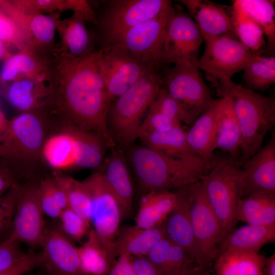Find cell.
<instances>
[{
    "label": "cell",
    "instance_id": "obj_1",
    "mask_svg": "<svg viewBox=\"0 0 275 275\" xmlns=\"http://www.w3.org/2000/svg\"><path fill=\"white\" fill-rule=\"evenodd\" d=\"M111 104L100 73L98 50L78 58L65 57L57 51L44 108L52 117L60 123L97 134L110 149L116 147L106 126Z\"/></svg>",
    "mask_w": 275,
    "mask_h": 275
},
{
    "label": "cell",
    "instance_id": "obj_2",
    "mask_svg": "<svg viewBox=\"0 0 275 275\" xmlns=\"http://www.w3.org/2000/svg\"><path fill=\"white\" fill-rule=\"evenodd\" d=\"M221 97H229L241 133V163L257 153L275 124V99L233 82L225 76L208 78Z\"/></svg>",
    "mask_w": 275,
    "mask_h": 275
},
{
    "label": "cell",
    "instance_id": "obj_3",
    "mask_svg": "<svg viewBox=\"0 0 275 275\" xmlns=\"http://www.w3.org/2000/svg\"><path fill=\"white\" fill-rule=\"evenodd\" d=\"M125 154L144 194L174 190L192 184L210 170L201 157L177 159L143 145L133 144L125 150Z\"/></svg>",
    "mask_w": 275,
    "mask_h": 275
},
{
    "label": "cell",
    "instance_id": "obj_4",
    "mask_svg": "<svg viewBox=\"0 0 275 275\" xmlns=\"http://www.w3.org/2000/svg\"><path fill=\"white\" fill-rule=\"evenodd\" d=\"M157 71H148L109 107L108 134L115 146L124 151L138 138L141 120L163 86Z\"/></svg>",
    "mask_w": 275,
    "mask_h": 275
},
{
    "label": "cell",
    "instance_id": "obj_5",
    "mask_svg": "<svg viewBox=\"0 0 275 275\" xmlns=\"http://www.w3.org/2000/svg\"><path fill=\"white\" fill-rule=\"evenodd\" d=\"M53 120L44 109L22 112L8 122L0 137V154L24 176L42 161L41 153Z\"/></svg>",
    "mask_w": 275,
    "mask_h": 275
},
{
    "label": "cell",
    "instance_id": "obj_6",
    "mask_svg": "<svg viewBox=\"0 0 275 275\" xmlns=\"http://www.w3.org/2000/svg\"><path fill=\"white\" fill-rule=\"evenodd\" d=\"M213 165L201 176L200 181L219 223L223 241L236 228L237 223L235 212L239 199L237 174L240 167L238 161L230 156L222 158Z\"/></svg>",
    "mask_w": 275,
    "mask_h": 275
},
{
    "label": "cell",
    "instance_id": "obj_7",
    "mask_svg": "<svg viewBox=\"0 0 275 275\" xmlns=\"http://www.w3.org/2000/svg\"><path fill=\"white\" fill-rule=\"evenodd\" d=\"M169 0H112L97 18L103 47L118 44L135 25L172 7Z\"/></svg>",
    "mask_w": 275,
    "mask_h": 275
},
{
    "label": "cell",
    "instance_id": "obj_8",
    "mask_svg": "<svg viewBox=\"0 0 275 275\" xmlns=\"http://www.w3.org/2000/svg\"><path fill=\"white\" fill-rule=\"evenodd\" d=\"M188 197L196 262L209 271L223 240L222 229L200 181L188 185Z\"/></svg>",
    "mask_w": 275,
    "mask_h": 275
},
{
    "label": "cell",
    "instance_id": "obj_9",
    "mask_svg": "<svg viewBox=\"0 0 275 275\" xmlns=\"http://www.w3.org/2000/svg\"><path fill=\"white\" fill-rule=\"evenodd\" d=\"M161 67L163 86L195 121L213 100L199 71L198 62Z\"/></svg>",
    "mask_w": 275,
    "mask_h": 275
},
{
    "label": "cell",
    "instance_id": "obj_10",
    "mask_svg": "<svg viewBox=\"0 0 275 275\" xmlns=\"http://www.w3.org/2000/svg\"><path fill=\"white\" fill-rule=\"evenodd\" d=\"M98 64L112 103L148 71L154 68L138 60L121 43L98 50Z\"/></svg>",
    "mask_w": 275,
    "mask_h": 275
},
{
    "label": "cell",
    "instance_id": "obj_11",
    "mask_svg": "<svg viewBox=\"0 0 275 275\" xmlns=\"http://www.w3.org/2000/svg\"><path fill=\"white\" fill-rule=\"evenodd\" d=\"M92 200L90 223L102 242L116 257L115 241L122 218L119 204L99 171L84 180Z\"/></svg>",
    "mask_w": 275,
    "mask_h": 275
},
{
    "label": "cell",
    "instance_id": "obj_12",
    "mask_svg": "<svg viewBox=\"0 0 275 275\" xmlns=\"http://www.w3.org/2000/svg\"><path fill=\"white\" fill-rule=\"evenodd\" d=\"M203 36L205 50L198 60V66L206 73L207 78L222 76L231 78L243 70L254 54L234 33L220 36Z\"/></svg>",
    "mask_w": 275,
    "mask_h": 275
},
{
    "label": "cell",
    "instance_id": "obj_13",
    "mask_svg": "<svg viewBox=\"0 0 275 275\" xmlns=\"http://www.w3.org/2000/svg\"><path fill=\"white\" fill-rule=\"evenodd\" d=\"M203 41V35L190 16L173 8L167 22L160 67L170 64L198 62Z\"/></svg>",
    "mask_w": 275,
    "mask_h": 275
},
{
    "label": "cell",
    "instance_id": "obj_14",
    "mask_svg": "<svg viewBox=\"0 0 275 275\" xmlns=\"http://www.w3.org/2000/svg\"><path fill=\"white\" fill-rule=\"evenodd\" d=\"M38 180L30 179L19 185L10 234L21 243L40 247L47 225L38 196Z\"/></svg>",
    "mask_w": 275,
    "mask_h": 275
},
{
    "label": "cell",
    "instance_id": "obj_15",
    "mask_svg": "<svg viewBox=\"0 0 275 275\" xmlns=\"http://www.w3.org/2000/svg\"><path fill=\"white\" fill-rule=\"evenodd\" d=\"M0 9L18 25L29 49L47 59H54L58 51L54 40L59 12L50 15L26 12L17 8L11 1H0Z\"/></svg>",
    "mask_w": 275,
    "mask_h": 275
},
{
    "label": "cell",
    "instance_id": "obj_16",
    "mask_svg": "<svg viewBox=\"0 0 275 275\" xmlns=\"http://www.w3.org/2000/svg\"><path fill=\"white\" fill-rule=\"evenodd\" d=\"M173 8L131 28L119 43L140 61L158 70L167 22Z\"/></svg>",
    "mask_w": 275,
    "mask_h": 275
},
{
    "label": "cell",
    "instance_id": "obj_17",
    "mask_svg": "<svg viewBox=\"0 0 275 275\" xmlns=\"http://www.w3.org/2000/svg\"><path fill=\"white\" fill-rule=\"evenodd\" d=\"M239 199L258 194L275 195V135L254 155L239 163Z\"/></svg>",
    "mask_w": 275,
    "mask_h": 275
},
{
    "label": "cell",
    "instance_id": "obj_18",
    "mask_svg": "<svg viewBox=\"0 0 275 275\" xmlns=\"http://www.w3.org/2000/svg\"><path fill=\"white\" fill-rule=\"evenodd\" d=\"M80 129L72 125L54 122L43 146L42 163L53 172L78 169Z\"/></svg>",
    "mask_w": 275,
    "mask_h": 275
},
{
    "label": "cell",
    "instance_id": "obj_19",
    "mask_svg": "<svg viewBox=\"0 0 275 275\" xmlns=\"http://www.w3.org/2000/svg\"><path fill=\"white\" fill-rule=\"evenodd\" d=\"M40 247L43 265L51 275H84L78 247L58 225L47 226Z\"/></svg>",
    "mask_w": 275,
    "mask_h": 275
},
{
    "label": "cell",
    "instance_id": "obj_20",
    "mask_svg": "<svg viewBox=\"0 0 275 275\" xmlns=\"http://www.w3.org/2000/svg\"><path fill=\"white\" fill-rule=\"evenodd\" d=\"M106 158L99 171L111 192L118 201L122 217L130 214L132 209L133 185L130 167L125 151L115 147Z\"/></svg>",
    "mask_w": 275,
    "mask_h": 275
},
{
    "label": "cell",
    "instance_id": "obj_21",
    "mask_svg": "<svg viewBox=\"0 0 275 275\" xmlns=\"http://www.w3.org/2000/svg\"><path fill=\"white\" fill-rule=\"evenodd\" d=\"M53 60L29 49L18 51L4 61L0 71V85L3 87L23 77L50 80Z\"/></svg>",
    "mask_w": 275,
    "mask_h": 275
},
{
    "label": "cell",
    "instance_id": "obj_22",
    "mask_svg": "<svg viewBox=\"0 0 275 275\" xmlns=\"http://www.w3.org/2000/svg\"><path fill=\"white\" fill-rule=\"evenodd\" d=\"M175 190L177 194L176 206L163 223L166 236L184 249L196 263L195 241L189 212L188 185Z\"/></svg>",
    "mask_w": 275,
    "mask_h": 275
},
{
    "label": "cell",
    "instance_id": "obj_23",
    "mask_svg": "<svg viewBox=\"0 0 275 275\" xmlns=\"http://www.w3.org/2000/svg\"><path fill=\"white\" fill-rule=\"evenodd\" d=\"M86 22L73 14L70 17L59 19L56 24L61 40L58 52L64 56L78 58L95 51L93 37L87 29Z\"/></svg>",
    "mask_w": 275,
    "mask_h": 275
},
{
    "label": "cell",
    "instance_id": "obj_24",
    "mask_svg": "<svg viewBox=\"0 0 275 275\" xmlns=\"http://www.w3.org/2000/svg\"><path fill=\"white\" fill-rule=\"evenodd\" d=\"M221 103V98L213 99L186 133L190 149L200 156L210 169L213 166L212 145Z\"/></svg>",
    "mask_w": 275,
    "mask_h": 275
},
{
    "label": "cell",
    "instance_id": "obj_25",
    "mask_svg": "<svg viewBox=\"0 0 275 275\" xmlns=\"http://www.w3.org/2000/svg\"><path fill=\"white\" fill-rule=\"evenodd\" d=\"M203 36H220L234 33L230 11L207 1L181 0Z\"/></svg>",
    "mask_w": 275,
    "mask_h": 275
},
{
    "label": "cell",
    "instance_id": "obj_26",
    "mask_svg": "<svg viewBox=\"0 0 275 275\" xmlns=\"http://www.w3.org/2000/svg\"><path fill=\"white\" fill-rule=\"evenodd\" d=\"M50 80L21 78L3 87L5 95L10 104L21 113L41 109L47 103Z\"/></svg>",
    "mask_w": 275,
    "mask_h": 275
},
{
    "label": "cell",
    "instance_id": "obj_27",
    "mask_svg": "<svg viewBox=\"0 0 275 275\" xmlns=\"http://www.w3.org/2000/svg\"><path fill=\"white\" fill-rule=\"evenodd\" d=\"M163 223L150 229L141 228L136 225L120 229L115 244L117 257L123 255L147 256L154 245L166 237Z\"/></svg>",
    "mask_w": 275,
    "mask_h": 275
},
{
    "label": "cell",
    "instance_id": "obj_28",
    "mask_svg": "<svg viewBox=\"0 0 275 275\" xmlns=\"http://www.w3.org/2000/svg\"><path fill=\"white\" fill-rule=\"evenodd\" d=\"M146 257L159 275H187L200 266L184 249L166 237L159 241Z\"/></svg>",
    "mask_w": 275,
    "mask_h": 275
},
{
    "label": "cell",
    "instance_id": "obj_29",
    "mask_svg": "<svg viewBox=\"0 0 275 275\" xmlns=\"http://www.w3.org/2000/svg\"><path fill=\"white\" fill-rule=\"evenodd\" d=\"M177 200L175 190L151 191L144 194L135 216V225L150 229L162 224L174 208Z\"/></svg>",
    "mask_w": 275,
    "mask_h": 275
},
{
    "label": "cell",
    "instance_id": "obj_30",
    "mask_svg": "<svg viewBox=\"0 0 275 275\" xmlns=\"http://www.w3.org/2000/svg\"><path fill=\"white\" fill-rule=\"evenodd\" d=\"M186 133L180 126L163 132L139 131L138 138L143 146L173 158L190 160L201 157L189 147Z\"/></svg>",
    "mask_w": 275,
    "mask_h": 275
},
{
    "label": "cell",
    "instance_id": "obj_31",
    "mask_svg": "<svg viewBox=\"0 0 275 275\" xmlns=\"http://www.w3.org/2000/svg\"><path fill=\"white\" fill-rule=\"evenodd\" d=\"M274 241L275 226L246 224L234 229L225 238L218 246L217 255L226 251L259 253L264 245Z\"/></svg>",
    "mask_w": 275,
    "mask_h": 275
},
{
    "label": "cell",
    "instance_id": "obj_32",
    "mask_svg": "<svg viewBox=\"0 0 275 275\" xmlns=\"http://www.w3.org/2000/svg\"><path fill=\"white\" fill-rule=\"evenodd\" d=\"M241 133L232 101L228 97H221L212 150L219 149L237 159L241 145Z\"/></svg>",
    "mask_w": 275,
    "mask_h": 275
},
{
    "label": "cell",
    "instance_id": "obj_33",
    "mask_svg": "<svg viewBox=\"0 0 275 275\" xmlns=\"http://www.w3.org/2000/svg\"><path fill=\"white\" fill-rule=\"evenodd\" d=\"M78 250L84 275H108L117 260L92 228Z\"/></svg>",
    "mask_w": 275,
    "mask_h": 275
},
{
    "label": "cell",
    "instance_id": "obj_34",
    "mask_svg": "<svg viewBox=\"0 0 275 275\" xmlns=\"http://www.w3.org/2000/svg\"><path fill=\"white\" fill-rule=\"evenodd\" d=\"M235 217L249 225L275 226V195L258 194L237 201Z\"/></svg>",
    "mask_w": 275,
    "mask_h": 275
},
{
    "label": "cell",
    "instance_id": "obj_35",
    "mask_svg": "<svg viewBox=\"0 0 275 275\" xmlns=\"http://www.w3.org/2000/svg\"><path fill=\"white\" fill-rule=\"evenodd\" d=\"M265 259L259 253L226 251L213 262L214 275H263Z\"/></svg>",
    "mask_w": 275,
    "mask_h": 275
},
{
    "label": "cell",
    "instance_id": "obj_36",
    "mask_svg": "<svg viewBox=\"0 0 275 275\" xmlns=\"http://www.w3.org/2000/svg\"><path fill=\"white\" fill-rule=\"evenodd\" d=\"M230 9L233 32L237 39L253 52L256 53L265 44L261 27L234 1Z\"/></svg>",
    "mask_w": 275,
    "mask_h": 275
},
{
    "label": "cell",
    "instance_id": "obj_37",
    "mask_svg": "<svg viewBox=\"0 0 275 275\" xmlns=\"http://www.w3.org/2000/svg\"><path fill=\"white\" fill-rule=\"evenodd\" d=\"M236 1L247 14L261 27L267 40V49L272 53L275 48L274 1Z\"/></svg>",
    "mask_w": 275,
    "mask_h": 275
},
{
    "label": "cell",
    "instance_id": "obj_38",
    "mask_svg": "<svg viewBox=\"0 0 275 275\" xmlns=\"http://www.w3.org/2000/svg\"><path fill=\"white\" fill-rule=\"evenodd\" d=\"M245 88L262 91L275 83V58L254 53L243 69Z\"/></svg>",
    "mask_w": 275,
    "mask_h": 275
},
{
    "label": "cell",
    "instance_id": "obj_39",
    "mask_svg": "<svg viewBox=\"0 0 275 275\" xmlns=\"http://www.w3.org/2000/svg\"><path fill=\"white\" fill-rule=\"evenodd\" d=\"M38 196L44 215L50 218L58 220L68 208L66 193L53 174L38 180Z\"/></svg>",
    "mask_w": 275,
    "mask_h": 275
},
{
    "label": "cell",
    "instance_id": "obj_40",
    "mask_svg": "<svg viewBox=\"0 0 275 275\" xmlns=\"http://www.w3.org/2000/svg\"><path fill=\"white\" fill-rule=\"evenodd\" d=\"M52 174L66 193L68 208L90 222L91 196L83 181H78L63 172H53Z\"/></svg>",
    "mask_w": 275,
    "mask_h": 275
},
{
    "label": "cell",
    "instance_id": "obj_41",
    "mask_svg": "<svg viewBox=\"0 0 275 275\" xmlns=\"http://www.w3.org/2000/svg\"><path fill=\"white\" fill-rule=\"evenodd\" d=\"M58 221L62 231L74 242H80L92 229L89 221L69 208L63 211Z\"/></svg>",
    "mask_w": 275,
    "mask_h": 275
},
{
    "label": "cell",
    "instance_id": "obj_42",
    "mask_svg": "<svg viewBox=\"0 0 275 275\" xmlns=\"http://www.w3.org/2000/svg\"><path fill=\"white\" fill-rule=\"evenodd\" d=\"M180 126L181 123L178 120L162 112L151 103L139 131L163 132Z\"/></svg>",
    "mask_w": 275,
    "mask_h": 275
},
{
    "label": "cell",
    "instance_id": "obj_43",
    "mask_svg": "<svg viewBox=\"0 0 275 275\" xmlns=\"http://www.w3.org/2000/svg\"><path fill=\"white\" fill-rule=\"evenodd\" d=\"M152 104L162 112L178 120L181 124L190 125L194 122L182 106L169 94L163 86Z\"/></svg>",
    "mask_w": 275,
    "mask_h": 275
},
{
    "label": "cell",
    "instance_id": "obj_44",
    "mask_svg": "<svg viewBox=\"0 0 275 275\" xmlns=\"http://www.w3.org/2000/svg\"><path fill=\"white\" fill-rule=\"evenodd\" d=\"M0 40L8 46L16 47L19 51L29 49L25 37L18 25L1 9Z\"/></svg>",
    "mask_w": 275,
    "mask_h": 275
},
{
    "label": "cell",
    "instance_id": "obj_45",
    "mask_svg": "<svg viewBox=\"0 0 275 275\" xmlns=\"http://www.w3.org/2000/svg\"><path fill=\"white\" fill-rule=\"evenodd\" d=\"M21 242L11 234L0 240V272L5 270L23 259L26 255Z\"/></svg>",
    "mask_w": 275,
    "mask_h": 275
},
{
    "label": "cell",
    "instance_id": "obj_46",
    "mask_svg": "<svg viewBox=\"0 0 275 275\" xmlns=\"http://www.w3.org/2000/svg\"><path fill=\"white\" fill-rule=\"evenodd\" d=\"M19 184L12 187L0 198V240L5 238L10 234Z\"/></svg>",
    "mask_w": 275,
    "mask_h": 275
},
{
    "label": "cell",
    "instance_id": "obj_47",
    "mask_svg": "<svg viewBox=\"0 0 275 275\" xmlns=\"http://www.w3.org/2000/svg\"><path fill=\"white\" fill-rule=\"evenodd\" d=\"M13 4L20 9L30 12L50 13L64 11V0H15Z\"/></svg>",
    "mask_w": 275,
    "mask_h": 275
},
{
    "label": "cell",
    "instance_id": "obj_48",
    "mask_svg": "<svg viewBox=\"0 0 275 275\" xmlns=\"http://www.w3.org/2000/svg\"><path fill=\"white\" fill-rule=\"evenodd\" d=\"M43 265L41 253L30 252L21 260L8 269L0 272V275H22Z\"/></svg>",
    "mask_w": 275,
    "mask_h": 275
},
{
    "label": "cell",
    "instance_id": "obj_49",
    "mask_svg": "<svg viewBox=\"0 0 275 275\" xmlns=\"http://www.w3.org/2000/svg\"><path fill=\"white\" fill-rule=\"evenodd\" d=\"M72 10L86 22L97 24V17L90 3L86 0H64V11Z\"/></svg>",
    "mask_w": 275,
    "mask_h": 275
},
{
    "label": "cell",
    "instance_id": "obj_50",
    "mask_svg": "<svg viewBox=\"0 0 275 275\" xmlns=\"http://www.w3.org/2000/svg\"><path fill=\"white\" fill-rule=\"evenodd\" d=\"M22 174L7 161L5 166H0V198L19 182Z\"/></svg>",
    "mask_w": 275,
    "mask_h": 275
},
{
    "label": "cell",
    "instance_id": "obj_51",
    "mask_svg": "<svg viewBox=\"0 0 275 275\" xmlns=\"http://www.w3.org/2000/svg\"><path fill=\"white\" fill-rule=\"evenodd\" d=\"M134 275H159L151 262L146 256L131 257Z\"/></svg>",
    "mask_w": 275,
    "mask_h": 275
},
{
    "label": "cell",
    "instance_id": "obj_52",
    "mask_svg": "<svg viewBox=\"0 0 275 275\" xmlns=\"http://www.w3.org/2000/svg\"><path fill=\"white\" fill-rule=\"evenodd\" d=\"M108 275H134L131 257L119 256Z\"/></svg>",
    "mask_w": 275,
    "mask_h": 275
},
{
    "label": "cell",
    "instance_id": "obj_53",
    "mask_svg": "<svg viewBox=\"0 0 275 275\" xmlns=\"http://www.w3.org/2000/svg\"><path fill=\"white\" fill-rule=\"evenodd\" d=\"M263 275H275V253L266 258L263 268Z\"/></svg>",
    "mask_w": 275,
    "mask_h": 275
},
{
    "label": "cell",
    "instance_id": "obj_54",
    "mask_svg": "<svg viewBox=\"0 0 275 275\" xmlns=\"http://www.w3.org/2000/svg\"><path fill=\"white\" fill-rule=\"evenodd\" d=\"M8 46L0 40V61H5L13 54L9 50Z\"/></svg>",
    "mask_w": 275,
    "mask_h": 275
},
{
    "label": "cell",
    "instance_id": "obj_55",
    "mask_svg": "<svg viewBox=\"0 0 275 275\" xmlns=\"http://www.w3.org/2000/svg\"><path fill=\"white\" fill-rule=\"evenodd\" d=\"M209 271L201 266H197L187 275H209Z\"/></svg>",
    "mask_w": 275,
    "mask_h": 275
}]
</instances>
